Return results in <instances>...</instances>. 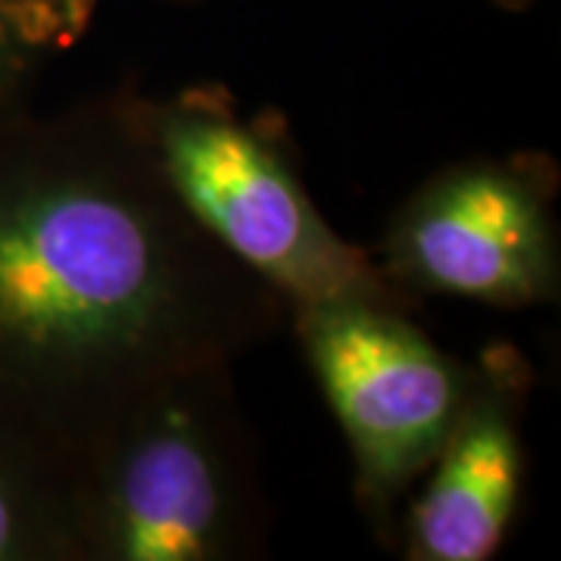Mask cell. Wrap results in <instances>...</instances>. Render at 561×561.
<instances>
[{"instance_id": "obj_1", "label": "cell", "mask_w": 561, "mask_h": 561, "mask_svg": "<svg viewBox=\"0 0 561 561\" xmlns=\"http://www.w3.org/2000/svg\"><path fill=\"white\" fill-rule=\"evenodd\" d=\"M280 306L181 206L131 98L0 116V405L79 456L150 383L250 350Z\"/></svg>"}, {"instance_id": "obj_2", "label": "cell", "mask_w": 561, "mask_h": 561, "mask_svg": "<svg viewBox=\"0 0 561 561\" xmlns=\"http://www.w3.org/2000/svg\"><path fill=\"white\" fill-rule=\"evenodd\" d=\"M79 461L84 561H228L253 546L256 478L228 365L150 383Z\"/></svg>"}, {"instance_id": "obj_3", "label": "cell", "mask_w": 561, "mask_h": 561, "mask_svg": "<svg viewBox=\"0 0 561 561\" xmlns=\"http://www.w3.org/2000/svg\"><path fill=\"white\" fill-rule=\"evenodd\" d=\"M140 131L191 219L294 309L400 290L324 221L275 128L243 119L221 91L131 98Z\"/></svg>"}, {"instance_id": "obj_4", "label": "cell", "mask_w": 561, "mask_h": 561, "mask_svg": "<svg viewBox=\"0 0 561 561\" xmlns=\"http://www.w3.org/2000/svg\"><path fill=\"white\" fill-rule=\"evenodd\" d=\"M302 346L356 465V493L378 527L437 459L459 419L471 371L390 302L297 309Z\"/></svg>"}, {"instance_id": "obj_5", "label": "cell", "mask_w": 561, "mask_h": 561, "mask_svg": "<svg viewBox=\"0 0 561 561\" xmlns=\"http://www.w3.org/2000/svg\"><path fill=\"white\" fill-rule=\"evenodd\" d=\"M383 275L412 290L490 306L552 302L559 234L546 187L512 162L443 172L390 225Z\"/></svg>"}, {"instance_id": "obj_6", "label": "cell", "mask_w": 561, "mask_h": 561, "mask_svg": "<svg viewBox=\"0 0 561 561\" xmlns=\"http://www.w3.org/2000/svg\"><path fill=\"white\" fill-rule=\"evenodd\" d=\"M522 375L508 350L490 353L481 371H471L459 419L409 512V559L486 561L502 549L522 500Z\"/></svg>"}, {"instance_id": "obj_7", "label": "cell", "mask_w": 561, "mask_h": 561, "mask_svg": "<svg viewBox=\"0 0 561 561\" xmlns=\"http://www.w3.org/2000/svg\"><path fill=\"white\" fill-rule=\"evenodd\" d=\"M0 561H84L81 461L0 405Z\"/></svg>"}, {"instance_id": "obj_8", "label": "cell", "mask_w": 561, "mask_h": 561, "mask_svg": "<svg viewBox=\"0 0 561 561\" xmlns=\"http://www.w3.org/2000/svg\"><path fill=\"white\" fill-rule=\"evenodd\" d=\"M94 10L98 0H0V116L16 113L25 88L79 47Z\"/></svg>"}, {"instance_id": "obj_9", "label": "cell", "mask_w": 561, "mask_h": 561, "mask_svg": "<svg viewBox=\"0 0 561 561\" xmlns=\"http://www.w3.org/2000/svg\"><path fill=\"white\" fill-rule=\"evenodd\" d=\"M486 3L502 7V10H527V7H534L537 0H486Z\"/></svg>"}]
</instances>
